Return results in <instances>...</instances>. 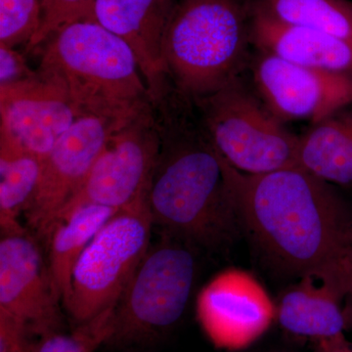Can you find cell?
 Returning <instances> with one entry per match:
<instances>
[{"instance_id": "22", "label": "cell", "mask_w": 352, "mask_h": 352, "mask_svg": "<svg viewBox=\"0 0 352 352\" xmlns=\"http://www.w3.org/2000/svg\"><path fill=\"white\" fill-rule=\"evenodd\" d=\"M43 0H0V44L31 43L41 23Z\"/></svg>"}, {"instance_id": "23", "label": "cell", "mask_w": 352, "mask_h": 352, "mask_svg": "<svg viewBox=\"0 0 352 352\" xmlns=\"http://www.w3.org/2000/svg\"><path fill=\"white\" fill-rule=\"evenodd\" d=\"M95 3L96 0H43L41 27L27 50H36L65 25L80 21H95Z\"/></svg>"}, {"instance_id": "13", "label": "cell", "mask_w": 352, "mask_h": 352, "mask_svg": "<svg viewBox=\"0 0 352 352\" xmlns=\"http://www.w3.org/2000/svg\"><path fill=\"white\" fill-rule=\"evenodd\" d=\"M59 302L48 266L28 230L1 233L0 312L41 337L57 332L61 323Z\"/></svg>"}, {"instance_id": "17", "label": "cell", "mask_w": 352, "mask_h": 352, "mask_svg": "<svg viewBox=\"0 0 352 352\" xmlns=\"http://www.w3.org/2000/svg\"><path fill=\"white\" fill-rule=\"evenodd\" d=\"M298 166L329 184L352 186V110L311 124L298 138Z\"/></svg>"}, {"instance_id": "7", "label": "cell", "mask_w": 352, "mask_h": 352, "mask_svg": "<svg viewBox=\"0 0 352 352\" xmlns=\"http://www.w3.org/2000/svg\"><path fill=\"white\" fill-rule=\"evenodd\" d=\"M177 238L166 233L148 250L116 305L110 342L152 339L184 314L195 281L196 258Z\"/></svg>"}, {"instance_id": "15", "label": "cell", "mask_w": 352, "mask_h": 352, "mask_svg": "<svg viewBox=\"0 0 352 352\" xmlns=\"http://www.w3.org/2000/svg\"><path fill=\"white\" fill-rule=\"evenodd\" d=\"M171 8L168 0H96L95 3V21L122 38L135 54L153 103L173 88L163 58L164 32Z\"/></svg>"}, {"instance_id": "18", "label": "cell", "mask_w": 352, "mask_h": 352, "mask_svg": "<svg viewBox=\"0 0 352 352\" xmlns=\"http://www.w3.org/2000/svg\"><path fill=\"white\" fill-rule=\"evenodd\" d=\"M118 212L101 206H87L53 227L47 238L48 270L55 294L64 307L71 298L76 263L95 235Z\"/></svg>"}, {"instance_id": "24", "label": "cell", "mask_w": 352, "mask_h": 352, "mask_svg": "<svg viewBox=\"0 0 352 352\" xmlns=\"http://www.w3.org/2000/svg\"><path fill=\"white\" fill-rule=\"evenodd\" d=\"M36 74L15 48L0 44V87L23 82Z\"/></svg>"}, {"instance_id": "26", "label": "cell", "mask_w": 352, "mask_h": 352, "mask_svg": "<svg viewBox=\"0 0 352 352\" xmlns=\"http://www.w3.org/2000/svg\"><path fill=\"white\" fill-rule=\"evenodd\" d=\"M351 344L346 336L317 342L316 352H351Z\"/></svg>"}, {"instance_id": "6", "label": "cell", "mask_w": 352, "mask_h": 352, "mask_svg": "<svg viewBox=\"0 0 352 352\" xmlns=\"http://www.w3.org/2000/svg\"><path fill=\"white\" fill-rule=\"evenodd\" d=\"M153 222L147 196L119 210L82 252L65 309L78 325L115 307L150 248Z\"/></svg>"}, {"instance_id": "27", "label": "cell", "mask_w": 352, "mask_h": 352, "mask_svg": "<svg viewBox=\"0 0 352 352\" xmlns=\"http://www.w3.org/2000/svg\"><path fill=\"white\" fill-rule=\"evenodd\" d=\"M347 319H349V331L352 330V284H351V300L349 303V311H347ZM347 331V332H349Z\"/></svg>"}, {"instance_id": "9", "label": "cell", "mask_w": 352, "mask_h": 352, "mask_svg": "<svg viewBox=\"0 0 352 352\" xmlns=\"http://www.w3.org/2000/svg\"><path fill=\"white\" fill-rule=\"evenodd\" d=\"M132 117L82 116L58 140L43 160L38 191L25 214L41 237L47 239L62 208L82 185L113 134Z\"/></svg>"}, {"instance_id": "12", "label": "cell", "mask_w": 352, "mask_h": 352, "mask_svg": "<svg viewBox=\"0 0 352 352\" xmlns=\"http://www.w3.org/2000/svg\"><path fill=\"white\" fill-rule=\"evenodd\" d=\"M197 315L215 346L239 351L251 346L270 328L276 319V307L252 274L229 270L201 289Z\"/></svg>"}, {"instance_id": "21", "label": "cell", "mask_w": 352, "mask_h": 352, "mask_svg": "<svg viewBox=\"0 0 352 352\" xmlns=\"http://www.w3.org/2000/svg\"><path fill=\"white\" fill-rule=\"evenodd\" d=\"M115 307L80 324L74 332L62 333L57 331L41 336L34 346V352H94L101 344L110 342Z\"/></svg>"}, {"instance_id": "25", "label": "cell", "mask_w": 352, "mask_h": 352, "mask_svg": "<svg viewBox=\"0 0 352 352\" xmlns=\"http://www.w3.org/2000/svg\"><path fill=\"white\" fill-rule=\"evenodd\" d=\"M24 324L0 312V352H34Z\"/></svg>"}, {"instance_id": "1", "label": "cell", "mask_w": 352, "mask_h": 352, "mask_svg": "<svg viewBox=\"0 0 352 352\" xmlns=\"http://www.w3.org/2000/svg\"><path fill=\"white\" fill-rule=\"evenodd\" d=\"M222 164L241 226L280 268L302 276L352 251V214L332 185L298 166L245 175Z\"/></svg>"}, {"instance_id": "8", "label": "cell", "mask_w": 352, "mask_h": 352, "mask_svg": "<svg viewBox=\"0 0 352 352\" xmlns=\"http://www.w3.org/2000/svg\"><path fill=\"white\" fill-rule=\"evenodd\" d=\"M159 153L160 135L152 103L113 134L55 224L87 206L120 210L144 198Z\"/></svg>"}, {"instance_id": "3", "label": "cell", "mask_w": 352, "mask_h": 352, "mask_svg": "<svg viewBox=\"0 0 352 352\" xmlns=\"http://www.w3.org/2000/svg\"><path fill=\"white\" fill-rule=\"evenodd\" d=\"M38 48V69L61 82L85 115L129 118L153 103L133 51L96 21L65 25Z\"/></svg>"}, {"instance_id": "14", "label": "cell", "mask_w": 352, "mask_h": 352, "mask_svg": "<svg viewBox=\"0 0 352 352\" xmlns=\"http://www.w3.org/2000/svg\"><path fill=\"white\" fill-rule=\"evenodd\" d=\"M351 252L342 259L300 276L276 307L286 332L314 342L346 336L351 293Z\"/></svg>"}, {"instance_id": "5", "label": "cell", "mask_w": 352, "mask_h": 352, "mask_svg": "<svg viewBox=\"0 0 352 352\" xmlns=\"http://www.w3.org/2000/svg\"><path fill=\"white\" fill-rule=\"evenodd\" d=\"M217 151L235 170L263 175L298 166V138L239 78L191 100Z\"/></svg>"}, {"instance_id": "10", "label": "cell", "mask_w": 352, "mask_h": 352, "mask_svg": "<svg viewBox=\"0 0 352 352\" xmlns=\"http://www.w3.org/2000/svg\"><path fill=\"white\" fill-rule=\"evenodd\" d=\"M82 116L64 85L38 69L31 78L0 87V145L43 161Z\"/></svg>"}, {"instance_id": "11", "label": "cell", "mask_w": 352, "mask_h": 352, "mask_svg": "<svg viewBox=\"0 0 352 352\" xmlns=\"http://www.w3.org/2000/svg\"><path fill=\"white\" fill-rule=\"evenodd\" d=\"M252 71L259 98L282 122L314 124L352 105V74L307 68L261 51Z\"/></svg>"}, {"instance_id": "2", "label": "cell", "mask_w": 352, "mask_h": 352, "mask_svg": "<svg viewBox=\"0 0 352 352\" xmlns=\"http://www.w3.org/2000/svg\"><path fill=\"white\" fill-rule=\"evenodd\" d=\"M171 89L153 103L160 153L148 188L153 222L166 233L205 245L232 239L241 226L222 157L205 127L184 112Z\"/></svg>"}, {"instance_id": "19", "label": "cell", "mask_w": 352, "mask_h": 352, "mask_svg": "<svg viewBox=\"0 0 352 352\" xmlns=\"http://www.w3.org/2000/svg\"><path fill=\"white\" fill-rule=\"evenodd\" d=\"M43 160L10 146L0 145V227L1 233L25 229L20 215L31 207L38 191Z\"/></svg>"}, {"instance_id": "4", "label": "cell", "mask_w": 352, "mask_h": 352, "mask_svg": "<svg viewBox=\"0 0 352 352\" xmlns=\"http://www.w3.org/2000/svg\"><path fill=\"white\" fill-rule=\"evenodd\" d=\"M241 0H179L164 29L163 58L173 89L190 100L239 78L251 41Z\"/></svg>"}, {"instance_id": "20", "label": "cell", "mask_w": 352, "mask_h": 352, "mask_svg": "<svg viewBox=\"0 0 352 352\" xmlns=\"http://www.w3.org/2000/svg\"><path fill=\"white\" fill-rule=\"evenodd\" d=\"M252 7L283 24L352 43V2L349 0H256Z\"/></svg>"}, {"instance_id": "16", "label": "cell", "mask_w": 352, "mask_h": 352, "mask_svg": "<svg viewBox=\"0 0 352 352\" xmlns=\"http://www.w3.org/2000/svg\"><path fill=\"white\" fill-rule=\"evenodd\" d=\"M251 41L261 52L291 63L331 72L352 74V43L324 32L283 24L252 7Z\"/></svg>"}]
</instances>
